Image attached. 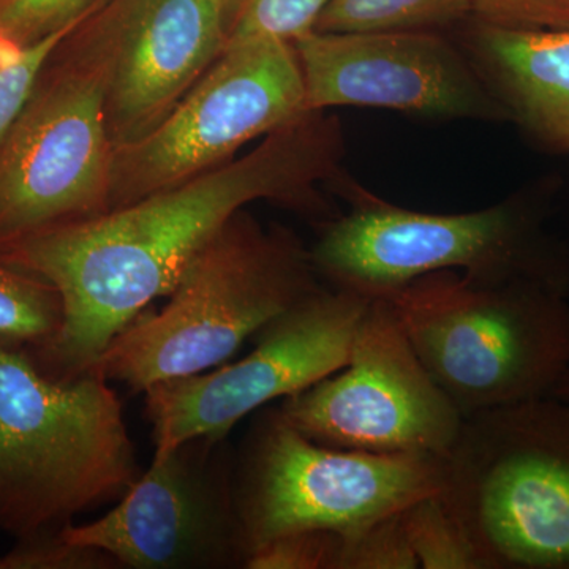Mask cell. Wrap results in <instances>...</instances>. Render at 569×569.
I'll return each mask as SVG.
<instances>
[{
    "label": "cell",
    "mask_w": 569,
    "mask_h": 569,
    "mask_svg": "<svg viewBox=\"0 0 569 569\" xmlns=\"http://www.w3.org/2000/svg\"><path fill=\"white\" fill-rule=\"evenodd\" d=\"M340 122L312 111L246 156L91 219L52 224L0 246V261L52 284L61 328L28 348L41 372L71 380L152 301L170 296L187 266L253 201L328 216L317 186L339 178Z\"/></svg>",
    "instance_id": "obj_1"
},
{
    "label": "cell",
    "mask_w": 569,
    "mask_h": 569,
    "mask_svg": "<svg viewBox=\"0 0 569 569\" xmlns=\"http://www.w3.org/2000/svg\"><path fill=\"white\" fill-rule=\"evenodd\" d=\"M137 0H100L41 63L0 146V246L110 209L108 102Z\"/></svg>",
    "instance_id": "obj_2"
},
{
    "label": "cell",
    "mask_w": 569,
    "mask_h": 569,
    "mask_svg": "<svg viewBox=\"0 0 569 569\" xmlns=\"http://www.w3.org/2000/svg\"><path fill=\"white\" fill-rule=\"evenodd\" d=\"M138 477L122 402L102 370L54 380L28 348L0 339V530L58 533Z\"/></svg>",
    "instance_id": "obj_3"
},
{
    "label": "cell",
    "mask_w": 569,
    "mask_h": 569,
    "mask_svg": "<svg viewBox=\"0 0 569 569\" xmlns=\"http://www.w3.org/2000/svg\"><path fill=\"white\" fill-rule=\"evenodd\" d=\"M321 287L293 231L242 209L187 266L163 309L134 318L96 367L134 392L206 372Z\"/></svg>",
    "instance_id": "obj_4"
},
{
    "label": "cell",
    "mask_w": 569,
    "mask_h": 569,
    "mask_svg": "<svg viewBox=\"0 0 569 569\" xmlns=\"http://www.w3.org/2000/svg\"><path fill=\"white\" fill-rule=\"evenodd\" d=\"M350 209L321 222L309 247L318 277L336 290L388 298L419 277L456 271L481 283L533 282L569 296V253L542 231L522 198L463 213L411 211L355 183Z\"/></svg>",
    "instance_id": "obj_5"
},
{
    "label": "cell",
    "mask_w": 569,
    "mask_h": 569,
    "mask_svg": "<svg viewBox=\"0 0 569 569\" xmlns=\"http://www.w3.org/2000/svg\"><path fill=\"white\" fill-rule=\"evenodd\" d=\"M383 299L463 417L550 397L569 369L568 296L545 284L441 271Z\"/></svg>",
    "instance_id": "obj_6"
},
{
    "label": "cell",
    "mask_w": 569,
    "mask_h": 569,
    "mask_svg": "<svg viewBox=\"0 0 569 569\" xmlns=\"http://www.w3.org/2000/svg\"><path fill=\"white\" fill-rule=\"evenodd\" d=\"M438 496L479 569H569V403L463 417Z\"/></svg>",
    "instance_id": "obj_7"
},
{
    "label": "cell",
    "mask_w": 569,
    "mask_h": 569,
    "mask_svg": "<svg viewBox=\"0 0 569 569\" xmlns=\"http://www.w3.org/2000/svg\"><path fill=\"white\" fill-rule=\"evenodd\" d=\"M260 411L236 459L246 559L283 535L351 533L440 493L443 458L326 447L299 432L279 408Z\"/></svg>",
    "instance_id": "obj_8"
},
{
    "label": "cell",
    "mask_w": 569,
    "mask_h": 569,
    "mask_svg": "<svg viewBox=\"0 0 569 569\" xmlns=\"http://www.w3.org/2000/svg\"><path fill=\"white\" fill-rule=\"evenodd\" d=\"M309 112L293 43L230 44L159 126L114 149L110 209L216 170Z\"/></svg>",
    "instance_id": "obj_9"
},
{
    "label": "cell",
    "mask_w": 569,
    "mask_h": 569,
    "mask_svg": "<svg viewBox=\"0 0 569 569\" xmlns=\"http://www.w3.org/2000/svg\"><path fill=\"white\" fill-rule=\"evenodd\" d=\"M370 301L351 291L318 288L260 329L246 358L146 389L153 456L197 437L222 440L266 403L299 395L342 369Z\"/></svg>",
    "instance_id": "obj_10"
},
{
    "label": "cell",
    "mask_w": 569,
    "mask_h": 569,
    "mask_svg": "<svg viewBox=\"0 0 569 569\" xmlns=\"http://www.w3.org/2000/svg\"><path fill=\"white\" fill-rule=\"evenodd\" d=\"M277 408L317 443L378 455L445 458L463 421L383 298L370 301L347 365Z\"/></svg>",
    "instance_id": "obj_11"
},
{
    "label": "cell",
    "mask_w": 569,
    "mask_h": 569,
    "mask_svg": "<svg viewBox=\"0 0 569 569\" xmlns=\"http://www.w3.org/2000/svg\"><path fill=\"white\" fill-rule=\"evenodd\" d=\"M236 459L227 438L197 437L153 456L116 508L67 526V542L137 569L244 568L234 493Z\"/></svg>",
    "instance_id": "obj_12"
},
{
    "label": "cell",
    "mask_w": 569,
    "mask_h": 569,
    "mask_svg": "<svg viewBox=\"0 0 569 569\" xmlns=\"http://www.w3.org/2000/svg\"><path fill=\"white\" fill-rule=\"evenodd\" d=\"M309 111L395 110L508 121L459 43L438 31L317 32L295 41Z\"/></svg>",
    "instance_id": "obj_13"
},
{
    "label": "cell",
    "mask_w": 569,
    "mask_h": 569,
    "mask_svg": "<svg viewBox=\"0 0 569 569\" xmlns=\"http://www.w3.org/2000/svg\"><path fill=\"white\" fill-rule=\"evenodd\" d=\"M239 0H137L108 102L114 149L170 114L227 48Z\"/></svg>",
    "instance_id": "obj_14"
},
{
    "label": "cell",
    "mask_w": 569,
    "mask_h": 569,
    "mask_svg": "<svg viewBox=\"0 0 569 569\" xmlns=\"http://www.w3.org/2000/svg\"><path fill=\"white\" fill-rule=\"evenodd\" d=\"M459 44L508 121L546 148L569 152V28L508 29L475 20Z\"/></svg>",
    "instance_id": "obj_15"
},
{
    "label": "cell",
    "mask_w": 569,
    "mask_h": 569,
    "mask_svg": "<svg viewBox=\"0 0 569 569\" xmlns=\"http://www.w3.org/2000/svg\"><path fill=\"white\" fill-rule=\"evenodd\" d=\"M471 17L470 0H331L317 32L438 31Z\"/></svg>",
    "instance_id": "obj_16"
},
{
    "label": "cell",
    "mask_w": 569,
    "mask_h": 569,
    "mask_svg": "<svg viewBox=\"0 0 569 569\" xmlns=\"http://www.w3.org/2000/svg\"><path fill=\"white\" fill-rule=\"evenodd\" d=\"M62 299L52 284L0 261V339L28 348L61 328Z\"/></svg>",
    "instance_id": "obj_17"
},
{
    "label": "cell",
    "mask_w": 569,
    "mask_h": 569,
    "mask_svg": "<svg viewBox=\"0 0 569 569\" xmlns=\"http://www.w3.org/2000/svg\"><path fill=\"white\" fill-rule=\"evenodd\" d=\"M400 518L419 569H479L466 535L438 493L402 509Z\"/></svg>",
    "instance_id": "obj_18"
},
{
    "label": "cell",
    "mask_w": 569,
    "mask_h": 569,
    "mask_svg": "<svg viewBox=\"0 0 569 569\" xmlns=\"http://www.w3.org/2000/svg\"><path fill=\"white\" fill-rule=\"evenodd\" d=\"M331 0H239L230 44L277 40L295 43L312 32Z\"/></svg>",
    "instance_id": "obj_19"
},
{
    "label": "cell",
    "mask_w": 569,
    "mask_h": 569,
    "mask_svg": "<svg viewBox=\"0 0 569 569\" xmlns=\"http://www.w3.org/2000/svg\"><path fill=\"white\" fill-rule=\"evenodd\" d=\"M100 0H0V40L26 48L66 31Z\"/></svg>",
    "instance_id": "obj_20"
},
{
    "label": "cell",
    "mask_w": 569,
    "mask_h": 569,
    "mask_svg": "<svg viewBox=\"0 0 569 569\" xmlns=\"http://www.w3.org/2000/svg\"><path fill=\"white\" fill-rule=\"evenodd\" d=\"M343 535L305 530L266 542L247 556L249 569H340Z\"/></svg>",
    "instance_id": "obj_21"
},
{
    "label": "cell",
    "mask_w": 569,
    "mask_h": 569,
    "mask_svg": "<svg viewBox=\"0 0 569 569\" xmlns=\"http://www.w3.org/2000/svg\"><path fill=\"white\" fill-rule=\"evenodd\" d=\"M419 569L400 512L343 535L340 569Z\"/></svg>",
    "instance_id": "obj_22"
},
{
    "label": "cell",
    "mask_w": 569,
    "mask_h": 569,
    "mask_svg": "<svg viewBox=\"0 0 569 569\" xmlns=\"http://www.w3.org/2000/svg\"><path fill=\"white\" fill-rule=\"evenodd\" d=\"M74 26L32 47L20 48L0 40V146L28 99L44 58Z\"/></svg>",
    "instance_id": "obj_23"
},
{
    "label": "cell",
    "mask_w": 569,
    "mask_h": 569,
    "mask_svg": "<svg viewBox=\"0 0 569 569\" xmlns=\"http://www.w3.org/2000/svg\"><path fill=\"white\" fill-rule=\"evenodd\" d=\"M119 565L100 550L70 545L58 533L18 539L0 556V569H107Z\"/></svg>",
    "instance_id": "obj_24"
},
{
    "label": "cell",
    "mask_w": 569,
    "mask_h": 569,
    "mask_svg": "<svg viewBox=\"0 0 569 569\" xmlns=\"http://www.w3.org/2000/svg\"><path fill=\"white\" fill-rule=\"evenodd\" d=\"M471 17L508 29L569 28V0H470Z\"/></svg>",
    "instance_id": "obj_25"
},
{
    "label": "cell",
    "mask_w": 569,
    "mask_h": 569,
    "mask_svg": "<svg viewBox=\"0 0 569 569\" xmlns=\"http://www.w3.org/2000/svg\"><path fill=\"white\" fill-rule=\"evenodd\" d=\"M556 399L563 400V402L569 403V369L567 373H565L563 378H561L560 383L557 385V388L553 389L552 396Z\"/></svg>",
    "instance_id": "obj_26"
}]
</instances>
